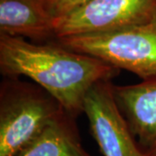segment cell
<instances>
[{
    "label": "cell",
    "mask_w": 156,
    "mask_h": 156,
    "mask_svg": "<svg viewBox=\"0 0 156 156\" xmlns=\"http://www.w3.org/2000/svg\"><path fill=\"white\" fill-rule=\"evenodd\" d=\"M0 72L4 77H30L76 118L83 113L89 89L99 82L111 81L119 69L55 41L37 44L0 35Z\"/></svg>",
    "instance_id": "cell-1"
},
{
    "label": "cell",
    "mask_w": 156,
    "mask_h": 156,
    "mask_svg": "<svg viewBox=\"0 0 156 156\" xmlns=\"http://www.w3.org/2000/svg\"><path fill=\"white\" fill-rule=\"evenodd\" d=\"M65 110L37 83L4 77L0 86V156H17Z\"/></svg>",
    "instance_id": "cell-2"
},
{
    "label": "cell",
    "mask_w": 156,
    "mask_h": 156,
    "mask_svg": "<svg viewBox=\"0 0 156 156\" xmlns=\"http://www.w3.org/2000/svg\"><path fill=\"white\" fill-rule=\"evenodd\" d=\"M55 42L119 70L134 73L142 80L156 76V19L111 31L59 37Z\"/></svg>",
    "instance_id": "cell-3"
},
{
    "label": "cell",
    "mask_w": 156,
    "mask_h": 156,
    "mask_svg": "<svg viewBox=\"0 0 156 156\" xmlns=\"http://www.w3.org/2000/svg\"><path fill=\"white\" fill-rule=\"evenodd\" d=\"M156 19V0H89L55 21L56 37L111 31Z\"/></svg>",
    "instance_id": "cell-4"
},
{
    "label": "cell",
    "mask_w": 156,
    "mask_h": 156,
    "mask_svg": "<svg viewBox=\"0 0 156 156\" xmlns=\"http://www.w3.org/2000/svg\"><path fill=\"white\" fill-rule=\"evenodd\" d=\"M111 81L95 83L86 95L83 113L104 156H150L140 148L117 104Z\"/></svg>",
    "instance_id": "cell-5"
},
{
    "label": "cell",
    "mask_w": 156,
    "mask_h": 156,
    "mask_svg": "<svg viewBox=\"0 0 156 156\" xmlns=\"http://www.w3.org/2000/svg\"><path fill=\"white\" fill-rule=\"evenodd\" d=\"M114 95L140 148L156 155V76L140 83L114 85Z\"/></svg>",
    "instance_id": "cell-6"
},
{
    "label": "cell",
    "mask_w": 156,
    "mask_h": 156,
    "mask_svg": "<svg viewBox=\"0 0 156 156\" xmlns=\"http://www.w3.org/2000/svg\"><path fill=\"white\" fill-rule=\"evenodd\" d=\"M55 21L46 0H0V35L55 41Z\"/></svg>",
    "instance_id": "cell-7"
},
{
    "label": "cell",
    "mask_w": 156,
    "mask_h": 156,
    "mask_svg": "<svg viewBox=\"0 0 156 156\" xmlns=\"http://www.w3.org/2000/svg\"><path fill=\"white\" fill-rule=\"evenodd\" d=\"M17 156H91L81 143L75 118L67 112L51 121Z\"/></svg>",
    "instance_id": "cell-8"
},
{
    "label": "cell",
    "mask_w": 156,
    "mask_h": 156,
    "mask_svg": "<svg viewBox=\"0 0 156 156\" xmlns=\"http://www.w3.org/2000/svg\"><path fill=\"white\" fill-rule=\"evenodd\" d=\"M89 0H46L48 9L55 18L63 17Z\"/></svg>",
    "instance_id": "cell-9"
},
{
    "label": "cell",
    "mask_w": 156,
    "mask_h": 156,
    "mask_svg": "<svg viewBox=\"0 0 156 156\" xmlns=\"http://www.w3.org/2000/svg\"><path fill=\"white\" fill-rule=\"evenodd\" d=\"M155 156H156V155H155Z\"/></svg>",
    "instance_id": "cell-10"
}]
</instances>
